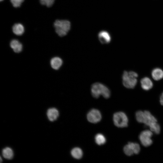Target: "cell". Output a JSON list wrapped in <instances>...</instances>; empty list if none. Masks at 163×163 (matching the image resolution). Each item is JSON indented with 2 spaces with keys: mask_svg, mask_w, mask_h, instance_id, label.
<instances>
[{
  "mask_svg": "<svg viewBox=\"0 0 163 163\" xmlns=\"http://www.w3.org/2000/svg\"><path fill=\"white\" fill-rule=\"evenodd\" d=\"M138 77V74L135 71H124L122 75L123 85L127 88L133 89L135 88L137 83Z\"/></svg>",
  "mask_w": 163,
  "mask_h": 163,
  "instance_id": "cell-1",
  "label": "cell"
},
{
  "mask_svg": "<svg viewBox=\"0 0 163 163\" xmlns=\"http://www.w3.org/2000/svg\"><path fill=\"white\" fill-rule=\"evenodd\" d=\"M92 96L95 98L102 95L105 98H109L110 96V91L109 88L104 84L99 82L93 84L91 88Z\"/></svg>",
  "mask_w": 163,
  "mask_h": 163,
  "instance_id": "cell-2",
  "label": "cell"
},
{
  "mask_svg": "<svg viewBox=\"0 0 163 163\" xmlns=\"http://www.w3.org/2000/svg\"><path fill=\"white\" fill-rule=\"evenodd\" d=\"M136 118L139 123H143L149 127L157 122L156 119L147 110H139L136 113Z\"/></svg>",
  "mask_w": 163,
  "mask_h": 163,
  "instance_id": "cell-3",
  "label": "cell"
},
{
  "mask_svg": "<svg viewBox=\"0 0 163 163\" xmlns=\"http://www.w3.org/2000/svg\"><path fill=\"white\" fill-rule=\"evenodd\" d=\"M55 31L60 37L67 34L70 28V23L66 20H56L54 23Z\"/></svg>",
  "mask_w": 163,
  "mask_h": 163,
  "instance_id": "cell-4",
  "label": "cell"
},
{
  "mask_svg": "<svg viewBox=\"0 0 163 163\" xmlns=\"http://www.w3.org/2000/svg\"><path fill=\"white\" fill-rule=\"evenodd\" d=\"M114 124L117 127L123 128L127 127L128 125V118L126 114L122 112H117L113 116Z\"/></svg>",
  "mask_w": 163,
  "mask_h": 163,
  "instance_id": "cell-5",
  "label": "cell"
},
{
  "mask_svg": "<svg viewBox=\"0 0 163 163\" xmlns=\"http://www.w3.org/2000/svg\"><path fill=\"white\" fill-rule=\"evenodd\" d=\"M152 132L149 130H145L142 131L139 136V139L141 144L145 147L150 146L152 143L151 139Z\"/></svg>",
  "mask_w": 163,
  "mask_h": 163,
  "instance_id": "cell-6",
  "label": "cell"
},
{
  "mask_svg": "<svg viewBox=\"0 0 163 163\" xmlns=\"http://www.w3.org/2000/svg\"><path fill=\"white\" fill-rule=\"evenodd\" d=\"M140 149L139 145L136 142H129L123 148V151L127 156H130L134 154H137Z\"/></svg>",
  "mask_w": 163,
  "mask_h": 163,
  "instance_id": "cell-7",
  "label": "cell"
},
{
  "mask_svg": "<svg viewBox=\"0 0 163 163\" xmlns=\"http://www.w3.org/2000/svg\"><path fill=\"white\" fill-rule=\"evenodd\" d=\"M87 118L89 122L96 123L101 120V115L100 112L98 110L93 109L90 110L88 113Z\"/></svg>",
  "mask_w": 163,
  "mask_h": 163,
  "instance_id": "cell-8",
  "label": "cell"
},
{
  "mask_svg": "<svg viewBox=\"0 0 163 163\" xmlns=\"http://www.w3.org/2000/svg\"><path fill=\"white\" fill-rule=\"evenodd\" d=\"M141 87L145 91H148L152 89L153 84L151 80L148 77H145L140 81Z\"/></svg>",
  "mask_w": 163,
  "mask_h": 163,
  "instance_id": "cell-9",
  "label": "cell"
},
{
  "mask_svg": "<svg viewBox=\"0 0 163 163\" xmlns=\"http://www.w3.org/2000/svg\"><path fill=\"white\" fill-rule=\"evenodd\" d=\"M98 37L100 42L103 44L108 43L111 40L110 34L105 31H102L100 32L98 34Z\"/></svg>",
  "mask_w": 163,
  "mask_h": 163,
  "instance_id": "cell-10",
  "label": "cell"
},
{
  "mask_svg": "<svg viewBox=\"0 0 163 163\" xmlns=\"http://www.w3.org/2000/svg\"><path fill=\"white\" fill-rule=\"evenodd\" d=\"M151 75L154 80L159 81L163 78V70L159 68H155L151 71Z\"/></svg>",
  "mask_w": 163,
  "mask_h": 163,
  "instance_id": "cell-11",
  "label": "cell"
},
{
  "mask_svg": "<svg viewBox=\"0 0 163 163\" xmlns=\"http://www.w3.org/2000/svg\"><path fill=\"white\" fill-rule=\"evenodd\" d=\"M47 115L49 120L53 121L57 119L59 115V112L56 109L50 108L47 110Z\"/></svg>",
  "mask_w": 163,
  "mask_h": 163,
  "instance_id": "cell-12",
  "label": "cell"
},
{
  "mask_svg": "<svg viewBox=\"0 0 163 163\" xmlns=\"http://www.w3.org/2000/svg\"><path fill=\"white\" fill-rule=\"evenodd\" d=\"M63 61L61 59L58 57H55L51 59L50 64L51 67L55 70L58 69L62 66Z\"/></svg>",
  "mask_w": 163,
  "mask_h": 163,
  "instance_id": "cell-13",
  "label": "cell"
},
{
  "mask_svg": "<svg viewBox=\"0 0 163 163\" xmlns=\"http://www.w3.org/2000/svg\"><path fill=\"white\" fill-rule=\"evenodd\" d=\"M10 46L14 52L16 53H20L22 50V44L17 40L14 39L12 40L10 42Z\"/></svg>",
  "mask_w": 163,
  "mask_h": 163,
  "instance_id": "cell-14",
  "label": "cell"
},
{
  "mask_svg": "<svg viewBox=\"0 0 163 163\" xmlns=\"http://www.w3.org/2000/svg\"><path fill=\"white\" fill-rule=\"evenodd\" d=\"M13 32L14 34L17 35H21L24 31L23 26L21 24L18 23L14 24L12 27Z\"/></svg>",
  "mask_w": 163,
  "mask_h": 163,
  "instance_id": "cell-15",
  "label": "cell"
},
{
  "mask_svg": "<svg viewBox=\"0 0 163 163\" xmlns=\"http://www.w3.org/2000/svg\"><path fill=\"white\" fill-rule=\"evenodd\" d=\"M71 153L72 156L77 159L81 158L83 155L82 150L78 147H75L71 151Z\"/></svg>",
  "mask_w": 163,
  "mask_h": 163,
  "instance_id": "cell-16",
  "label": "cell"
},
{
  "mask_svg": "<svg viewBox=\"0 0 163 163\" xmlns=\"http://www.w3.org/2000/svg\"><path fill=\"white\" fill-rule=\"evenodd\" d=\"M2 155L4 158L10 159L13 156V152L12 149L9 147H7L4 149L2 151Z\"/></svg>",
  "mask_w": 163,
  "mask_h": 163,
  "instance_id": "cell-17",
  "label": "cell"
},
{
  "mask_svg": "<svg viewBox=\"0 0 163 163\" xmlns=\"http://www.w3.org/2000/svg\"><path fill=\"white\" fill-rule=\"evenodd\" d=\"M95 141L99 145L104 144L106 142V139L103 134L98 133L96 135L95 137Z\"/></svg>",
  "mask_w": 163,
  "mask_h": 163,
  "instance_id": "cell-18",
  "label": "cell"
},
{
  "mask_svg": "<svg viewBox=\"0 0 163 163\" xmlns=\"http://www.w3.org/2000/svg\"><path fill=\"white\" fill-rule=\"evenodd\" d=\"M150 130L156 134H158L160 131V127L159 124L156 123L149 127Z\"/></svg>",
  "mask_w": 163,
  "mask_h": 163,
  "instance_id": "cell-19",
  "label": "cell"
},
{
  "mask_svg": "<svg viewBox=\"0 0 163 163\" xmlns=\"http://www.w3.org/2000/svg\"><path fill=\"white\" fill-rule=\"evenodd\" d=\"M41 4L48 7L51 6L53 4L55 0H40Z\"/></svg>",
  "mask_w": 163,
  "mask_h": 163,
  "instance_id": "cell-20",
  "label": "cell"
},
{
  "mask_svg": "<svg viewBox=\"0 0 163 163\" xmlns=\"http://www.w3.org/2000/svg\"><path fill=\"white\" fill-rule=\"evenodd\" d=\"M24 0H10L13 6L15 8L19 7Z\"/></svg>",
  "mask_w": 163,
  "mask_h": 163,
  "instance_id": "cell-21",
  "label": "cell"
},
{
  "mask_svg": "<svg viewBox=\"0 0 163 163\" xmlns=\"http://www.w3.org/2000/svg\"><path fill=\"white\" fill-rule=\"evenodd\" d=\"M159 101L160 104L163 105V92L161 94L160 97Z\"/></svg>",
  "mask_w": 163,
  "mask_h": 163,
  "instance_id": "cell-22",
  "label": "cell"
},
{
  "mask_svg": "<svg viewBox=\"0 0 163 163\" xmlns=\"http://www.w3.org/2000/svg\"><path fill=\"white\" fill-rule=\"evenodd\" d=\"M1 1H3V0H0Z\"/></svg>",
  "mask_w": 163,
  "mask_h": 163,
  "instance_id": "cell-23",
  "label": "cell"
}]
</instances>
